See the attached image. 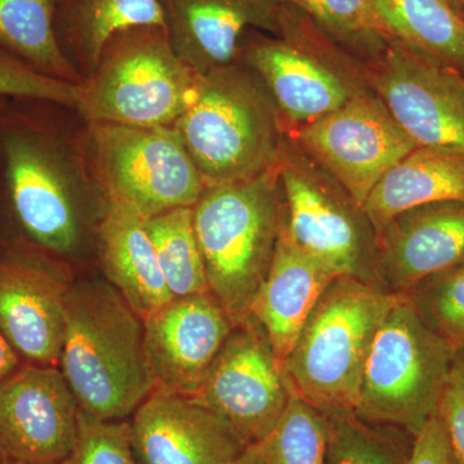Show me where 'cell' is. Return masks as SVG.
<instances>
[{"label":"cell","mask_w":464,"mask_h":464,"mask_svg":"<svg viewBox=\"0 0 464 464\" xmlns=\"http://www.w3.org/2000/svg\"><path fill=\"white\" fill-rule=\"evenodd\" d=\"M462 262L464 201L411 208L375 234V280L393 295H408Z\"/></svg>","instance_id":"cell-17"},{"label":"cell","mask_w":464,"mask_h":464,"mask_svg":"<svg viewBox=\"0 0 464 464\" xmlns=\"http://www.w3.org/2000/svg\"><path fill=\"white\" fill-rule=\"evenodd\" d=\"M304 12L340 44L371 53L386 38L375 16L373 0H279Z\"/></svg>","instance_id":"cell-28"},{"label":"cell","mask_w":464,"mask_h":464,"mask_svg":"<svg viewBox=\"0 0 464 464\" xmlns=\"http://www.w3.org/2000/svg\"><path fill=\"white\" fill-rule=\"evenodd\" d=\"M450 5L456 9L457 14L464 20V0H450Z\"/></svg>","instance_id":"cell-36"},{"label":"cell","mask_w":464,"mask_h":464,"mask_svg":"<svg viewBox=\"0 0 464 464\" xmlns=\"http://www.w3.org/2000/svg\"><path fill=\"white\" fill-rule=\"evenodd\" d=\"M463 78H464V74H463Z\"/></svg>","instance_id":"cell-40"},{"label":"cell","mask_w":464,"mask_h":464,"mask_svg":"<svg viewBox=\"0 0 464 464\" xmlns=\"http://www.w3.org/2000/svg\"><path fill=\"white\" fill-rule=\"evenodd\" d=\"M92 149L108 203L143 219L192 208L206 190L173 127L92 124Z\"/></svg>","instance_id":"cell-9"},{"label":"cell","mask_w":464,"mask_h":464,"mask_svg":"<svg viewBox=\"0 0 464 464\" xmlns=\"http://www.w3.org/2000/svg\"><path fill=\"white\" fill-rule=\"evenodd\" d=\"M404 295L433 332L454 348L464 346V262Z\"/></svg>","instance_id":"cell-29"},{"label":"cell","mask_w":464,"mask_h":464,"mask_svg":"<svg viewBox=\"0 0 464 464\" xmlns=\"http://www.w3.org/2000/svg\"><path fill=\"white\" fill-rule=\"evenodd\" d=\"M192 221L210 293L235 324L244 322L282 231L279 166L252 179L206 188L192 207Z\"/></svg>","instance_id":"cell-3"},{"label":"cell","mask_w":464,"mask_h":464,"mask_svg":"<svg viewBox=\"0 0 464 464\" xmlns=\"http://www.w3.org/2000/svg\"><path fill=\"white\" fill-rule=\"evenodd\" d=\"M408 456L355 414L328 415V464H406Z\"/></svg>","instance_id":"cell-30"},{"label":"cell","mask_w":464,"mask_h":464,"mask_svg":"<svg viewBox=\"0 0 464 464\" xmlns=\"http://www.w3.org/2000/svg\"><path fill=\"white\" fill-rule=\"evenodd\" d=\"M146 228L173 298L210 293L192 208H179L146 219Z\"/></svg>","instance_id":"cell-27"},{"label":"cell","mask_w":464,"mask_h":464,"mask_svg":"<svg viewBox=\"0 0 464 464\" xmlns=\"http://www.w3.org/2000/svg\"><path fill=\"white\" fill-rule=\"evenodd\" d=\"M173 128L207 188L274 169L285 143L270 93L240 61L200 75L197 96Z\"/></svg>","instance_id":"cell-2"},{"label":"cell","mask_w":464,"mask_h":464,"mask_svg":"<svg viewBox=\"0 0 464 464\" xmlns=\"http://www.w3.org/2000/svg\"><path fill=\"white\" fill-rule=\"evenodd\" d=\"M439 201H464V154L418 146L382 177L362 210L377 234L399 213Z\"/></svg>","instance_id":"cell-22"},{"label":"cell","mask_w":464,"mask_h":464,"mask_svg":"<svg viewBox=\"0 0 464 464\" xmlns=\"http://www.w3.org/2000/svg\"><path fill=\"white\" fill-rule=\"evenodd\" d=\"M285 136L360 208L382 177L418 148L382 101L368 91Z\"/></svg>","instance_id":"cell-12"},{"label":"cell","mask_w":464,"mask_h":464,"mask_svg":"<svg viewBox=\"0 0 464 464\" xmlns=\"http://www.w3.org/2000/svg\"><path fill=\"white\" fill-rule=\"evenodd\" d=\"M72 284L48 253L0 244V332L24 362L60 366Z\"/></svg>","instance_id":"cell-14"},{"label":"cell","mask_w":464,"mask_h":464,"mask_svg":"<svg viewBox=\"0 0 464 464\" xmlns=\"http://www.w3.org/2000/svg\"><path fill=\"white\" fill-rule=\"evenodd\" d=\"M76 92L78 84L43 75L0 52V99L56 103L69 108L76 106Z\"/></svg>","instance_id":"cell-32"},{"label":"cell","mask_w":464,"mask_h":464,"mask_svg":"<svg viewBox=\"0 0 464 464\" xmlns=\"http://www.w3.org/2000/svg\"><path fill=\"white\" fill-rule=\"evenodd\" d=\"M101 259L108 283L141 319L172 301L146 219L108 203L99 226Z\"/></svg>","instance_id":"cell-21"},{"label":"cell","mask_w":464,"mask_h":464,"mask_svg":"<svg viewBox=\"0 0 464 464\" xmlns=\"http://www.w3.org/2000/svg\"><path fill=\"white\" fill-rule=\"evenodd\" d=\"M0 164L9 206L24 243L66 255L79 240L69 179L47 132L23 114L0 116Z\"/></svg>","instance_id":"cell-10"},{"label":"cell","mask_w":464,"mask_h":464,"mask_svg":"<svg viewBox=\"0 0 464 464\" xmlns=\"http://www.w3.org/2000/svg\"><path fill=\"white\" fill-rule=\"evenodd\" d=\"M413 439L406 464H459L438 414Z\"/></svg>","instance_id":"cell-34"},{"label":"cell","mask_w":464,"mask_h":464,"mask_svg":"<svg viewBox=\"0 0 464 464\" xmlns=\"http://www.w3.org/2000/svg\"><path fill=\"white\" fill-rule=\"evenodd\" d=\"M328 415L292 391L273 430L244 449L237 464H328Z\"/></svg>","instance_id":"cell-26"},{"label":"cell","mask_w":464,"mask_h":464,"mask_svg":"<svg viewBox=\"0 0 464 464\" xmlns=\"http://www.w3.org/2000/svg\"><path fill=\"white\" fill-rule=\"evenodd\" d=\"M23 364V359L0 332V382L8 378Z\"/></svg>","instance_id":"cell-35"},{"label":"cell","mask_w":464,"mask_h":464,"mask_svg":"<svg viewBox=\"0 0 464 464\" xmlns=\"http://www.w3.org/2000/svg\"><path fill=\"white\" fill-rule=\"evenodd\" d=\"M142 464H237L246 445L224 420L185 396L152 391L130 420Z\"/></svg>","instance_id":"cell-18"},{"label":"cell","mask_w":464,"mask_h":464,"mask_svg":"<svg viewBox=\"0 0 464 464\" xmlns=\"http://www.w3.org/2000/svg\"><path fill=\"white\" fill-rule=\"evenodd\" d=\"M57 464H142L134 451L130 422L99 420L79 413L74 448Z\"/></svg>","instance_id":"cell-31"},{"label":"cell","mask_w":464,"mask_h":464,"mask_svg":"<svg viewBox=\"0 0 464 464\" xmlns=\"http://www.w3.org/2000/svg\"><path fill=\"white\" fill-rule=\"evenodd\" d=\"M237 325L212 295L173 298L143 319L154 391L192 398Z\"/></svg>","instance_id":"cell-16"},{"label":"cell","mask_w":464,"mask_h":464,"mask_svg":"<svg viewBox=\"0 0 464 464\" xmlns=\"http://www.w3.org/2000/svg\"><path fill=\"white\" fill-rule=\"evenodd\" d=\"M280 231L270 270L248 316L264 332L275 356L285 362L324 292L335 279Z\"/></svg>","instance_id":"cell-20"},{"label":"cell","mask_w":464,"mask_h":464,"mask_svg":"<svg viewBox=\"0 0 464 464\" xmlns=\"http://www.w3.org/2000/svg\"><path fill=\"white\" fill-rule=\"evenodd\" d=\"M332 39L304 12L283 5L279 32L243 45L239 61L270 93L285 133L331 114L364 87L343 72Z\"/></svg>","instance_id":"cell-7"},{"label":"cell","mask_w":464,"mask_h":464,"mask_svg":"<svg viewBox=\"0 0 464 464\" xmlns=\"http://www.w3.org/2000/svg\"><path fill=\"white\" fill-rule=\"evenodd\" d=\"M396 297L377 284L335 277L283 362L290 390L324 414H355L369 348Z\"/></svg>","instance_id":"cell-4"},{"label":"cell","mask_w":464,"mask_h":464,"mask_svg":"<svg viewBox=\"0 0 464 464\" xmlns=\"http://www.w3.org/2000/svg\"><path fill=\"white\" fill-rule=\"evenodd\" d=\"M199 79L167 30L141 27L109 43L78 84L75 108L91 124L173 127L197 96Z\"/></svg>","instance_id":"cell-5"},{"label":"cell","mask_w":464,"mask_h":464,"mask_svg":"<svg viewBox=\"0 0 464 464\" xmlns=\"http://www.w3.org/2000/svg\"><path fill=\"white\" fill-rule=\"evenodd\" d=\"M0 464H52V463L18 462V460H11V459H5V458H0Z\"/></svg>","instance_id":"cell-37"},{"label":"cell","mask_w":464,"mask_h":464,"mask_svg":"<svg viewBox=\"0 0 464 464\" xmlns=\"http://www.w3.org/2000/svg\"><path fill=\"white\" fill-rule=\"evenodd\" d=\"M447 2L449 3V5H450V0H447Z\"/></svg>","instance_id":"cell-39"},{"label":"cell","mask_w":464,"mask_h":464,"mask_svg":"<svg viewBox=\"0 0 464 464\" xmlns=\"http://www.w3.org/2000/svg\"><path fill=\"white\" fill-rule=\"evenodd\" d=\"M141 27L168 32L161 0H72L70 33L91 72L116 35Z\"/></svg>","instance_id":"cell-25"},{"label":"cell","mask_w":464,"mask_h":464,"mask_svg":"<svg viewBox=\"0 0 464 464\" xmlns=\"http://www.w3.org/2000/svg\"><path fill=\"white\" fill-rule=\"evenodd\" d=\"M57 0H0V52L35 72L79 84L83 78L66 56L56 29Z\"/></svg>","instance_id":"cell-24"},{"label":"cell","mask_w":464,"mask_h":464,"mask_svg":"<svg viewBox=\"0 0 464 464\" xmlns=\"http://www.w3.org/2000/svg\"><path fill=\"white\" fill-rule=\"evenodd\" d=\"M79 413L60 368L24 362L0 382V458L60 463L74 448Z\"/></svg>","instance_id":"cell-15"},{"label":"cell","mask_w":464,"mask_h":464,"mask_svg":"<svg viewBox=\"0 0 464 464\" xmlns=\"http://www.w3.org/2000/svg\"><path fill=\"white\" fill-rule=\"evenodd\" d=\"M57 2H72V0H57Z\"/></svg>","instance_id":"cell-38"},{"label":"cell","mask_w":464,"mask_h":464,"mask_svg":"<svg viewBox=\"0 0 464 464\" xmlns=\"http://www.w3.org/2000/svg\"><path fill=\"white\" fill-rule=\"evenodd\" d=\"M366 82L418 146L464 154V78L387 35L366 54Z\"/></svg>","instance_id":"cell-11"},{"label":"cell","mask_w":464,"mask_h":464,"mask_svg":"<svg viewBox=\"0 0 464 464\" xmlns=\"http://www.w3.org/2000/svg\"><path fill=\"white\" fill-rule=\"evenodd\" d=\"M454 351L398 295L369 348L355 415L417 435L438 414Z\"/></svg>","instance_id":"cell-6"},{"label":"cell","mask_w":464,"mask_h":464,"mask_svg":"<svg viewBox=\"0 0 464 464\" xmlns=\"http://www.w3.org/2000/svg\"><path fill=\"white\" fill-rule=\"evenodd\" d=\"M438 415L458 463L464 464V346L454 351Z\"/></svg>","instance_id":"cell-33"},{"label":"cell","mask_w":464,"mask_h":464,"mask_svg":"<svg viewBox=\"0 0 464 464\" xmlns=\"http://www.w3.org/2000/svg\"><path fill=\"white\" fill-rule=\"evenodd\" d=\"M290 396L282 362L248 316L234 326L190 399L224 420L246 448L273 430Z\"/></svg>","instance_id":"cell-13"},{"label":"cell","mask_w":464,"mask_h":464,"mask_svg":"<svg viewBox=\"0 0 464 464\" xmlns=\"http://www.w3.org/2000/svg\"><path fill=\"white\" fill-rule=\"evenodd\" d=\"M168 35L183 63L198 72L234 65L249 29L279 32V0H161Z\"/></svg>","instance_id":"cell-19"},{"label":"cell","mask_w":464,"mask_h":464,"mask_svg":"<svg viewBox=\"0 0 464 464\" xmlns=\"http://www.w3.org/2000/svg\"><path fill=\"white\" fill-rule=\"evenodd\" d=\"M387 35L464 74V20L447 0H373Z\"/></svg>","instance_id":"cell-23"},{"label":"cell","mask_w":464,"mask_h":464,"mask_svg":"<svg viewBox=\"0 0 464 464\" xmlns=\"http://www.w3.org/2000/svg\"><path fill=\"white\" fill-rule=\"evenodd\" d=\"M60 371L82 413L125 420L154 391L143 320L108 282L72 283Z\"/></svg>","instance_id":"cell-1"},{"label":"cell","mask_w":464,"mask_h":464,"mask_svg":"<svg viewBox=\"0 0 464 464\" xmlns=\"http://www.w3.org/2000/svg\"><path fill=\"white\" fill-rule=\"evenodd\" d=\"M279 181L288 239L334 276L377 284L375 232L364 210L286 136Z\"/></svg>","instance_id":"cell-8"}]
</instances>
